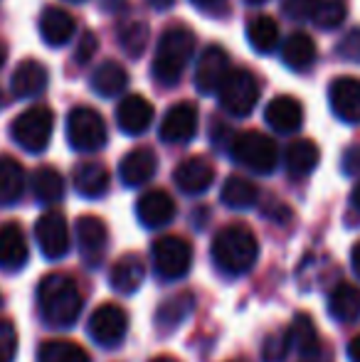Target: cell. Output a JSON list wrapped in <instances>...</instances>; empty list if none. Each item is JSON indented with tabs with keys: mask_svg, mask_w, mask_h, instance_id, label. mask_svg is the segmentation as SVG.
<instances>
[{
	"mask_svg": "<svg viewBox=\"0 0 360 362\" xmlns=\"http://www.w3.org/2000/svg\"><path fill=\"white\" fill-rule=\"evenodd\" d=\"M348 360L360 362V333L351 340V343H348Z\"/></svg>",
	"mask_w": 360,
	"mask_h": 362,
	"instance_id": "obj_45",
	"label": "cell"
},
{
	"mask_svg": "<svg viewBox=\"0 0 360 362\" xmlns=\"http://www.w3.org/2000/svg\"><path fill=\"white\" fill-rule=\"evenodd\" d=\"M336 54L343 62L360 64V28H353L343 35L341 42L336 45Z\"/></svg>",
	"mask_w": 360,
	"mask_h": 362,
	"instance_id": "obj_40",
	"label": "cell"
},
{
	"mask_svg": "<svg viewBox=\"0 0 360 362\" xmlns=\"http://www.w3.org/2000/svg\"><path fill=\"white\" fill-rule=\"evenodd\" d=\"M197 134V109L190 101H180V104H173L166 116L161 119L158 126V139L163 144L170 146H182L190 144Z\"/></svg>",
	"mask_w": 360,
	"mask_h": 362,
	"instance_id": "obj_12",
	"label": "cell"
},
{
	"mask_svg": "<svg viewBox=\"0 0 360 362\" xmlns=\"http://www.w3.org/2000/svg\"><path fill=\"white\" fill-rule=\"evenodd\" d=\"M192 308H195V296H192L190 291H180V293L170 296V298H166L163 303L158 305V310H156V323L163 330H173L192 313Z\"/></svg>",
	"mask_w": 360,
	"mask_h": 362,
	"instance_id": "obj_33",
	"label": "cell"
},
{
	"mask_svg": "<svg viewBox=\"0 0 360 362\" xmlns=\"http://www.w3.org/2000/svg\"><path fill=\"white\" fill-rule=\"evenodd\" d=\"M18 358V330L10 320H0V362H15Z\"/></svg>",
	"mask_w": 360,
	"mask_h": 362,
	"instance_id": "obj_39",
	"label": "cell"
},
{
	"mask_svg": "<svg viewBox=\"0 0 360 362\" xmlns=\"http://www.w3.org/2000/svg\"><path fill=\"white\" fill-rule=\"evenodd\" d=\"M195 8H202V10H212V8H217V5H222L225 0H190Z\"/></svg>",
	"mask_w": 360,
	"mask_h": 362,
	"instance_id": "obj_47",
	"label": "cell"
},
{
	"mask_svg": "<svg viewBox=\"0 0 360 362\" xmlns=\"http://www.w3.org/2000/svg\"><path fill=\"white\" fill-rule=\"evenodd\" d=\"M72 182H74V190L82 197H87V200H99V197H104L106 192H109L111 177H109V170H106L101 163L87 160L74 168Z\"/></svg>",
	"mask_w": 360,
	"mask_h": 362,
	"instance_id": "obj_25",
	"label": "cell"
},
{
	"mask_svg": "<svg viewBox=\"0 0 360 362\" xmlns=\"http://www.w3.org/2000/svg\"><path fill=\"white\" fill-rule=\"evenodd\" d=\"M195 54V35L185 25H170L158 40L153 62H151V76L158 86H175L180 76L185 74Z\"/></svg>",
	"mask_w": 360,
	"mask_h": 362,
	"instance_id": "obj_3",
	"label": "cell"
},
{
	"mask_svg": "<svg viewBox=\"0 0 360 362\" xmlns=\"http://www.w3.org/2000/svg\"><path fill=\"white\" fill-rule=\"evenodd\" d=\"M289 333H291V345L298 350V355H301L303 360L318 358V353H321V335H318V328L311 315L308 313L294 315Z\"/></svg>",
	"mask_w": 360,
	"mask_h": 362,
	"instance_id": "obj_30",
	"label": "cell"
},
{
	"mask_svg": "<svg viewBox=\"0 0 360 362\" xmlns=\"http://www.w3.org/2000/svg\"><path fill=\"white\" fill-rule=\"evenodd\" d=\"M25 168L13 156H0V205L10 207L23 200Z\"/></svg>",
	"mask_w": 360,
	"mask_h": 362,
	"instance_id": "obj_28",
	"label": "cell"
},
{
	"mask_svg": "<svg viewBox=\"0 0 360 362\" xmlns=\"http://www.w3.org/2000/svg\"><path fill=\"white\" fill-rule=\"evenodd\" d=\"M144 279H146V267L139 254H124L109 269V286L116 293H126V296L136 293L141 288V284H144Z\"/></svg>",
	"mask_w": 360,
	"mask_h": 362,
	"instance_id": "obj_24",
	"label": "cell"
},
{
	"mask_svg": "<svg viewBox=\"0 0 360 362\" xmlns=\"http://www.w3.org/2000/svg\"><path fill=\"white\" fill-rule=\"evenodd\" d=\"M106 121L91 106H74L67 116V141L79 153H96L106 146Z\"/></svg>",
	"mask_w": 360,
	"mask_h": 362,
	"instance_id": "obj_8",
	"label": "cell"
},
{
	"mask_svg": "<svg viewBox=\"0 0 360 362\" xmlns=\"http://www.w3.org/2000/svg\"><path fill=\"white\" fill-rule=\"evenodd\" d=\"M0 109H3V91H0Z\"/></svg>",
	"mask_w": 360,
	"mask_h": 362,
	"instance_id": "obj_53",
	"label": "cell"
},
{
	"mask_svg": "<svg viewBox=\"0 0 360 362\" xmlns=\"http://www.w3.org/2000/svg\"><path fill=\"white\" fill-rule=\"evenodd\" d=\"M151 262H153L156 276L163 281H180L187 276L192 267V247L187 239L166 234L156 239L151 247Z\"/></svg>",
	"mask_w": 360,
	"mask_h": 362,
	"instance_id": "obj_7",
	"label": "cell"
},
{
	"mask_svg": "<svg viewBox=\"0 0 360 362\" xmlns=\"http://www.w3.org/2000/svg\"><path fill=\"white\" fill-rule=\"evenodd\" d=\"M247 5H262V3H267V0H245Z\"/></svg>",
	"mask_w": 360,
	"mask_h": 362,
	"instance_id": "obj_52",
	"label": "cell"
},
{
	"mask_svg": "<svg viewBox=\"0 0 360 362\" xmlns=\"http://www.w3.org/2000/svg\"><path fill=\"white\" fill-rule=\"evenodd\" d=\"M328 104L338 121L360 124V79L358 76H336L328 84Z\"/></svg>",
	"mask_w": 360,
	"mask_h": 362,
	"instance_id": "obj_14",
	"label": "cell"
},
{
	"mask_svg": "<svg viewBox=\"0 0 360 362\" xmlns=\"http://www.w3.org/2000/svg\"><path fill=\"white\" fill-rule=\"evenodd\" d=\"M153 104L141 94H129L116 106V126L126 136H141L153 124Z\"/></svg>",
	"mask_w": 360,
	"mask_h": 362,
	"instance_id": "obj_15",
	"label": "cell"
},
{
	"mask_svg": "<svg viewBox=\"0 0 360 362\" xmlns=\"http://www.w3.org/2000/svg\"><path fill=\"white\" fill-rule=\"evenodd\" d=\"M0 303H3V298H0Z\"/></svg>",
	"mask_w": 360,
	"mask_h": 362,
	"instance_id": "obj_55",
	"label": "cell"
},
{
	"mask_svg": "<svg viewBox=\"0 0 360 362\" xmlns=\"http://www.w3.org/2000/svg\"><path fill=\"white\" fill-rule=\"evenodd\" d=\"M247 42L260 54H272L279 47V23L272 15H257L247 23Z\"/></svg>",
	"mask_w": 360,
	"mask_h": 362,
	"instance_id": "obj_34",
	"label": "cell"
},
{
	"mask_svg": "<svg viewBox=\"0 0 360 362\" xmlns=\"http://www.w3.org/2000/svg\"><path fill=\"white\" fill-rule=\"evenodd\" d=\"M348 18V0H308V18L318 30H336Z\"/></svg>",
	"mask_w": 360,
	"mask_h": 362,
	"instance_id": "obj_35",
	"label": "cell"
},
{
	"mask_svg": "<svg viewBox=\"0 0 360 362\" xmlns=\"http://www.w3.org/2000/svg\"><path fill=\"white\" fill-rule=\"evenodd\" d=\"M89 338L94 340L99 348L114 350L119 348L126 340V333H129V315L121 305L116 303H104L89 315Z\"/></svg>",
	"mask_w": 360,
	"mask_h": 362,
	"instance_id": "obj_9",
	"label": "cell"
},
{
	"mask_svg": "<svg viewBox=\"0 0 360 362\" xmlns=\"http://www.w3.org/2000/svg\"><path fill=\"white\" fill-rule=\"evenodd\" d=\"M67 3H84V0H67Z\"/></svg>",
	"mask_w": 360,
	"mask_h": 362,
	"instance_id": "obj_54",
	"label": "cell"
},
{
	"mask_svg": "<svg viewBox=\"0 0 360 362\" xmlns=\"http://www.w3.org/2000/svg\"><path fill=\"white\" fill-rule=\"evenodd\" d=\"M77 33L74 18L57 5H47L40 15V35L50 47H64Z\"/></svg>",
	"mask_w": 360,
	"mask_h": 362,
	"instance_id": "obj_22",
	"label": "cell"
},
{
	"mask_svg": "<svg viewBox=\"0 0 360 362\" xmlns=\"http://www.w3.org/2000/svg\"><path fill=\"white\" fill-rule=\"evenodd\" d=\"M230 158L247 170L257 173V175H269L279 165V148L269 136L260 134V131H242V134L232 136Z\"/></svg>",
	"mask_w": 360,
	"mask_h": 362,
	"instance_id": "obj_4",
	"label": "cell"
},
{
	"mask_svg": "<svg viewBox=\"0 0 360 362\" xmlns=\"http://www.w3.org/2000/svg\"><path fill=\"white\" fill-rule=\"evenodd\" d=\"M50 72L45 64H40L37 59H25L15 67L13 76H10V91L18 99H35L47 89Z\"/></svg>",
	"mask_w": 360,
	"mask_h": 362,
	"instance_id": "obj_20",
	"label": "cell"
},
{
	"mask_svg": "<svg viewBox=\"0 0 360 362\" xmlns=\"http://www.w3.org/2000/svg\"><path fill=\"white\" fill-rule=\"evenodd\" d=\"M149 37H151L149 25L141 23V20H131V23H124L116 30V42H119V47L124 49L131 59L141 57V54L146 52Z\"/></svg>",
	"mask_w": 360,
	"mask_h": 362,
	"instance_id": "obj_36",
	"label": "cell"
},
{
	"mask_svg": "<svg viewBox=\"0 0 360 362\" xmlns=\"http://www.w3.org/2000/svg\"><path fill=\"white\" fill-rule=\"evenodd\" d=\"M281 59L289 69L294 72H306L318 57V47L311 40V35L306 33H291L286 40L281 42Z\"/></svg>",
	"mask_w": 360,
	"mask_h": 362,
	"instance_id": "obj_26",
	"label": "cell"
},
{
	"mask_svg": "<svg viewBox=\"0 0 360 362\" xmlns=\"http://www.w3.org/2000/svg\"><path fill=\"white\" fill-rule=\"evenodd\" d=\"M129 8V0H101V10L111 15H119Z\"/></svg>",
	"mask_w": 360,
	"mask_h": 362,
	"instance_id": "obj_44",
	"label": "cell"
},
{
	"mask_svg": "<svg viewBox=\"0 0 360 362\" xmlns=\"http://www.w3.org/2000/svg\"><path fill=\"white\" fill-rule=\"evenodd\" d=\"M37 305L42 320L54 330H67L82 315V293L72 276L50 274L37 286Z\"/></svg>",
	"mask_w": 360,
	"mask_h": 362,
	"instance_id": "obj_1",
	"label": "cell"
},
{
	"mask_svg": "<svg viewBox=\"0 0 360 362\" xmlns=\"http://www.w3.org/2000/svg\"><path fill=\"white\" fill-rule=\"evenodd\" d=\"M96 54V37L94 33H84L82 40H79L77 49H74V62L77 64H87L91 62V57Z\"/></svg>",
	"mask_w": 360,
	"mask_h": 362,
	"instance_id": "obj_42",
	"label": "cell"
},
{
	"mask_svg": "<svg viewBox=\"0 0 360 362\" xmlns=\"http://www.w3.org/2000/svg\"><path fill=\"white\" fill-rule=\"evenodd\" d=\"M284 15L296 23L308 18V0H284Z\"/></svg>",
	"mask_w": 360,
	"mask_h": 362,
	"instance_id": "obj_43",
	"label": "cell"
},
{
	"mask_svg": "<svg viewBox=\"0 0 360 362\" xmlns=\"http://www.w3.org/2000/svg\"><path fill=\"white\" fill-rule=\"evenodd\" d=\"M175 200L166 190H149L136 202V217L146 229H163L175 219Z\"/></svg>",
	"mask_w": 360,
	"mask_h": 362,
	"instance_id": "obj_17",
	"label": "cell"
},
{
	"mask_svg": "<svg viewBox=\"0 0 360 362\" xmlns=\"http://www.w3.org/2000/svg\"><path fill=\"white\" fill-rule=\"evenodd\" d=\"M77 242H79V254L87 269H99L104 264L106 247H109V229L94 215H84L77 219Z\"/></svg>",
	"mask_w": 360,
	"mask_h": 362,
	"instance_id": "obj_11",
	"label": "cell"
},
{
	"mask_svg": "<svg viewBox=\"0 0 360 362\" xmlns=\"http://www.w3.org/2000/svg\"><path fill=\"white\" fill-rule=\"evenodd\" d=\"M30 187H33L35 200L42 205H57L64 197V177L52 165L37 168L30 177Z\"/></svg>",
	"mask_w": 360,
	"mask_h": 362,
	"instance_id": "obj_31",
	"label": "cell"
},
{
	"mask_svg": "<svg viewBox=\"0 0 360 362\" xmlns=\"http://www.w3.org/2000/svg\"><path fill=\"white\" fill-rule=\"evenodd\" d=\"M151 362H180V360H175V358H170V355H161V358H153Z\"/></svg>",
	"mask_w": 360,
	"mask_h": 362,
	"instance_id": "obj_51",
	"label": "cell"
},
{
	"mask_svg": "<svg viewBox=\"0 0 360 362\" xmlns=\"http://www.w3.org/2000/svg\"><path fill=\"white\" fill-rule=\"evenodd\" d=\"M5 59H8V47H5V42H0V69H3Z\"/></svg>",
	"mask_w": 360,
	"mask_h": 362,
	"instance_id": "obj_50",
	"label": "cell"
},
{
	"mask_svg": "<svg viewBox=\"0 0 360 362\" xmlns=\"http://www.w3.org/2000/svg\"><path fill=\"white\" fill-rule=\"evenodd\" d=\"M260 94V79L245 67L230 69V74L225 76V81L217 89V99H220L222 111L230 114L232 119H247L255 111Z\"/></svg>",
	"mask_w": 360,
	"mask_h": 362,
	"instance_id": "obj_5",
	"label": "cell"
},
{
	"mask_svg": "<svg viewBox=\"0 0 360 362\" xmlns=\"http://www.w3.org/2000/svg\"><path fill=\"white\" fill-rule=\"evenodd\" d=\"M35 239L45 259L57 262L64 259L69 252V227L62 212L50 210L35 222Z\"/></svg>",
	"mask_w": 360,
	"mask_h": 362,
	"instance_id": "obj_10",
	"label": "cell"
},
{
	"mask_svg": "<svg viewBox=\"0 0 360 362\" xmlns=\"http://www.w3.org/2000/svg\"><path fill=\"white\" fill-rule=\"evenodd\" d=\"M28 264V239L18 222H8L0 227V269L20 272Z\"/></svg>",
	"mask_w": 360,
	"mask_h": 362,
	"instance_id": "obj_23",
	"label": "cell"
},
{
	"mask_svg": "<svg viewBox=\"0 0 360 362\" xmlns=\"http://www.w3.org/2000/svg\"><path fill=\"white\" fill-rule=\"evenodd\" d=\"M341 170L343 175L348 177H356L360 175V144L356 146H348L341 156Z\"/></svg>",
	"mask_w": 360,
	"mask_h": 362,
	"instance_id": "obj_41",
	"label": "cell"
},
{
	"mask_svg": "<svg viewBox=\"0 0 360 362\" xmlns=\"http://www.w3.org/2000/svg\"><path fill=\"white\" fill-rule=\"evenodd\" d=\"M173 180L178 185V190L185 192V195H202L215 182V168H212V163L207 158L190 156L175 165Z\"/></svg>",
	"mask_w": 360,
	"mask_h": 362,
	"instance_id": "obj_16",
	"label": "cell"
},
{
	"mask_svg": "<svg viewBox=\"0 0 360 362\" xmlns=\"http://www.w3.org/2000/svg\"><path fill=\"white\" fill-rule=\"evenodd\" d=\"M146 3H149L153 10H168L175 5V0H146Z\"/></svg>",
	"mask_w": 360,
	"mask_h": 362,
	"instance_id": "obj_48",
	"label": "cell"
},
{
	"mask_svg": "<svg viewBox=\"0 0 360 362\" xmlns=\"http://www.w3.org/2000/svg\"><path fill=\"white\" fill-rule=\"evenodd\" d=\"M222 205H227L230 210H250L260 202V187L252 180L240 175H230L222 185Z\"/></svg>",
	"mask_w": 360,
	"mask_h": 362,
	"instance_id": "obj_32",
	"label": "cell"
},
{
	"mask_svg": "<svg viewBox=\"0 0 360 362\" xmlns=\"http://www.w3.org/2000/svg\"><path fill=\"white\" fill-rule=\"evenodd\" d=\"M230 69L232 67L227 49L220 47V45H207L200 52V59H197L195 67V89L205 96L217 94V89L225 81V76L230 74Z\"/></svg>",
	"mask_w": 360,
	"mask_h": 362,
	"instance_id": "obj_13",
	"label": "cell"
},
{
	"mask_svg": "<svg viewBox=\"0 0 360 362\" xmlns=\"http://www.w3.org/2000/svg\"><path fill=\"white\" fill-rule=\"evenodd\" d=\"M318 160H321V151L313 141L298 139L291 141L284 153V168L291 177H306L316 170Z\"/></svg>",
	"mask_w": 360,
	"mask_h": 362,
	"instance_id": "obj_27",
	"label": "cell"
},
{
	"mask_svg": "<svg viewBox=\"0 0 360 362\" xmlns=\"http://www.w3.org/2000/svg\"><path fill=\"white\" fill-rule=\"evenodd\" d=\"M89 86L101 99H119L129 86V72L116 59H106V62L96 64V69L91 72Z\"/></svg>",
	"mask_w": 360,
	"mask_h": 362,
	"instance_id": "obj_21",
	"label": "cell"
},
{
	"mask_svg": "<svg viewBox=\"0 0 360 362\" xmlns=\"http://www.w3.org/2000/svg\"><path fill=\"white\" fill-rule=\"evenodd\" d=\"M328 313L338 323H356L360 318V288L353 284H338L328 293Z\"/></svg>",
	"mask_w": 360,
	"mask_h": 362,
	"instance_id": "obj_29",
	"label": "cell"
},
{
	"mask_svg": "<svg viewBox=\"0 0 360 362\" xmlns=\"http://www.w3.org/2000/svg\"><path fill=\"white\" fill-rule=\"evenodd\" d=\"M212 264L227 276H242L260 259V242L247 224H227L215 234L210 247Z\"/></svg>",
	"mask_w": 360,
	"mask_h": 362,
	"instance_id": "obj_2",
	"label": "cell"
},
{
	"mask_svg": "<svg viewBox=\"0 0 360 362\" xmlns=\"http://www.w3.org/2000/svg\"><path fill=\"white\" fill-rule=\"evenodd\" d=\"M265 121L272 131L281 136H291L296 131H301L303 126V106L298 99L284 94V96H274L265 109Z\"/></svg>",
	"mask_w": 360,
	"mask_h": 362,
	"instance_id": "obj_18",
	"label": "cell"
},
{
	"mask_svg": "<svg viewBox=\"0 0 360 362\" xmlns=\"http://www.w3.org/2000/svg\"><path fill=\"white\" fill-rule=\"evenodd\" d=\"M54 131V114L50 106H30L20 116H15V121L10 124V139L15 141L23 151L37 153L47 151L50 139Z\"/></svg>",
	"mask_w": 360,
	"mask_h": 362,
	"instance_id": "obj_6",
	"label": "cell"
},
{
	"mask_svg": "<svg viewBox=\"0 0 360 362\" xmlns=\"http://www.w3.org/2000/svg\"><path fill=\"white\" fill-rule=\"evenodd\" d=\"M40 362H91L89 353L72 340H47L37 355Z\"/></svg>",
	"mask_w": 360,
	"mask_h": 362,
	"instance_id": "obj_37",
	"label": "cell"
},
{
	"mask_svg": "<svg viewBox=\"0 0 360 362\" xmlns=\"http://www.w3.org/2000/svg\"><path fill=\"white\" fill-rule=\"evenodd\" d=\"M158 170V158L151 148H134L119 163V177L126 187H141L149 180H153Z\"/></svg>",
	"mask_w": 360,
	"mask_h": 362,
	"instance_id": "obj_19",
	"label": "cell"
},
{
	"mask_svg": "<svg viewBox=\"0 0 360 362\" xmlns=\"http://www.w3.org/2000/svg\"><path fill=\"white\" fill-rule=\"evenodd\" d=\"M351 267H353V272H356V276L360 279V242L353 247V252H351Z\"/></svg>",
	"mask_w": 360,
	"mask_h": 362,
	"instance_id": "obj_46",
	"label": "cell"
},
{
	"mask_svg": "<svg viewBox=\"0 0 360 362\" xmlns=\"http://www.w3.org/2000/svg\"><path fill=\"white\" fill-rule=\"evenodd\" d=\"M351 202H353V207H356V210L360 212V182L356 187H353V195H351Z\"/></svg>",
	"mask_w": 360,
	"mask_h": 362,
	"instance_id": "obj_49",
	"label": "cell"
},
{
	"mask_svg": "<svg viewBox=\"0 0 360 362\" xmlns=\"http://www.w3.org/2000/svg\"><path fill=\"white\" fill-rule=\"evenodd\" d=\"M291 333L289 330H277L269 333L262 343V362H284L291 350Z\"/></svg>",
	"mask_w": 360,
	"mask_h": 362,
	"instance_id": "obj_38",
	"label": "cell"
}]
</instances>
